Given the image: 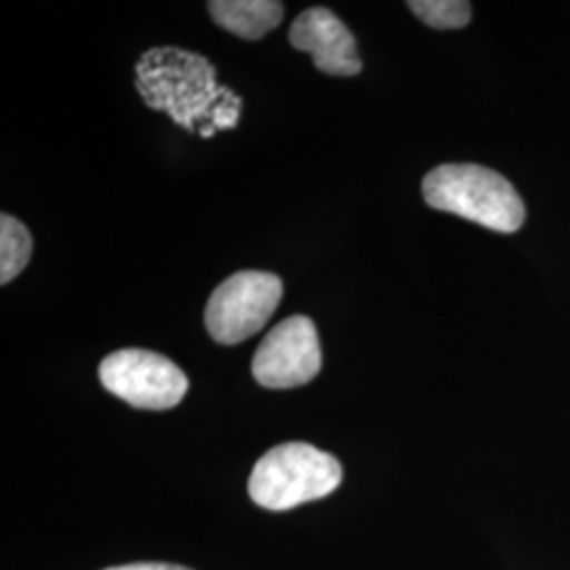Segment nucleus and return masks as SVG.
<instances>
[{
  "instance_id": "f257e3e1",
  "label": "nucleus",
  "mask_w": 570,
  "mask_h": 570,
  "mask_svg": "<svg viewBox=\"0 0 570 570\" xmlns=\"http://www.w3.org/2000/svg\"><path fill=\"white\" fill-rule=\"evenodd\" d=\"M136 87L153 110L204 138L233 129L242 115V100L218 85L216 68L204 56L176 47L146 51L136 66Z\"/></svg>"
},
{
  "instance_id": "f03ea898",
  "label": "nucleus",
  "mask_w": 570,
  "mask_h": 570,
  "mask_svg": "<svg viewBox=\"0 0 570 570\" xmlns=\"http://www.w3.org/2000/svg\"><path fill=\"white\" fill-rule=\"evenodd\" d=\"M429 207L461 216L497 233H515L524 225L527 209L501 174L473 164L440 165L423 180Z\"/></svg>"
},
{
  "instance_id": "7ed1b4c3",
  "label": "nucleus",
  "mask_w": 570,
  "mask_h": 570,
  "mask_svg": "<svg viewBox=\"0 0 570 570\" xmlns=\"http://www.w3.org/2000/svg\"><path fill=\"white\" fill-rule=\"evenodd\" d=\"M343 480L341 463L322 450L289 442L268 450L249 475V497L256 505L271 511L298 508L324 499Z\"/></svg>"
},
{
  "instance_id": "20e7f679",
  "label": "nucleus",
  "mask_w": 570,
  "mask_h": 570,
  "mask_svg": "<svg viewBox=\"0 0 570 570\" xmlns=\"http://www.w3.org/2000/svg\"><path fill=\"white\" fill-rule=\"evenodd\" d=\"M284 296L277 275L242 271L214 289L205 306V326L218 345H239L261 332Z\"/></svg>"
},
{
  "instance_id": "39448f33",
  "label": "nucleus",
  "mask_w": 570,
  "mask_h": 570,
  "mask_svg": "<svg viewBox=\"0 0 570 570\" xmlns=\"http://www.w3.org/2000/svg\"><path fill=\"white\" fill-rule=\"evenodd\" d=\"M100 381L112 395L140 410H169L183 402L188 379L171 360L146 348H122L100 364Z\"/></svg>"
},
{
  "instance_id": "423d86ee",
  "label": "nucleus",
  "mask_w": 570,
  "mask_h": 570,
  "mask_svg": "<svg viewBox=\"0 0 570 570\" xmlns=\"http://www.w3.org/2000/svg\"><path fill=\"white\" fill-rule=\"evenodd\" d=\"M322 370V348L315 324L305 315L287 317L258 346L252 374L266 389L303 387Z\"/></svg>"
},
{
  "instance_id": "0eeeda50",
  "label": "nucleus",
  "mask_w": 570,
  "mask_h": 570,
  "mask_svg": "<svg viewBox=\"0 0 570 570\" xmlns=\"http://www.w3.org/2000/svg\"><path fill=\"white\" fill-rule=\"evenodd\" d=\"M294 49L313 56L317 70L332 77H355L362 72L355 37L326 7H313L301 13L289 28Z\"/></svg>"
},
{
  "instance_id": "6e6552de",
  "label": "nucleus",
  "mask_w": 570,
  "mask_h": 570,
  "mask_svg": "<svg viewBox=\"0 0 570 570\" xmlns=\"http://www.w3.org/2000/svg\"><path fill=\"white\" fill-rule=\"evenodd\" d=\"M207 9L220 28L245 41L263 39L284 20V4L275 0H214Z\"/></svg>"
},
{
  "instance_id": "1a4fd4ad",
  "label": "nucleus",
  "mask_w": 570,
  "mask_h": 570,
  "mask_svg": "<svg viewBox=\"0 0 570 570\" xmlns=\"http://www.w3.org/2000/svg\"><path fill=\"white\" fill-rule=\"evenodd\" d=\"M32 256V237L18 218L0 216V284L13 282Z\"/></svg>"
},
{
  "instance_id": "9d476101",
  "label": "nucleus",
  "mask_w": 570,
  "mask_h": 570,
  "mask_svg": "<svg viewBox=\"0 0 570 570\" xmlns=\"http://www.w3.org/2000/svg\"><path fill=\"white\" fill-rule=\"evenodd\" d=\"M407 7L435 30H459L471 20V4L463 0H412Z\"/></svg>"
},
{
  "instance_id": "9b49d317",
  "label": "nucleus",
  "mask_w": 570,
  "mask_h": 570,
  "mask_svg": "<svg viewBox=\"0 0 570 570\" xmlns=\"http://www.w3.org/2000/svg\"><path fill=\"white\" fill-rule=\"evenodd\" d=\"M104 570H190L178 564H164V562H138V564H125V567H112Z\"/></svg>"
}]
</instances>
